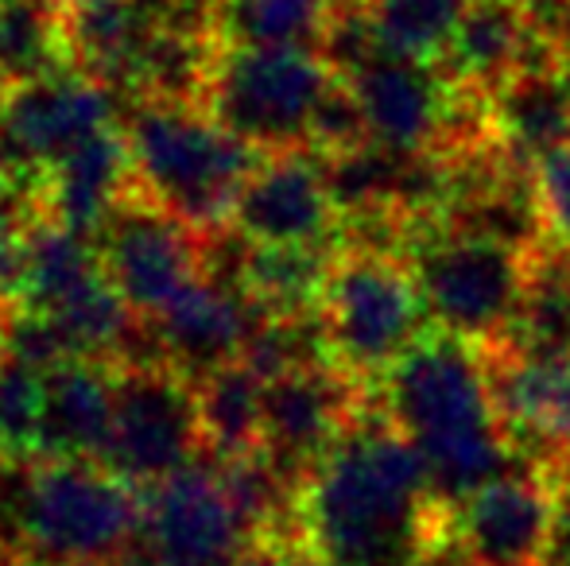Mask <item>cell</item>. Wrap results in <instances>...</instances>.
Segmentation results:
<instances>
[{"label": "cell", "instance_id": "cell-16", "mask_svg": "<svg viewBox=\"0 0 570 566\" xmlns=\"http://www.w3.org/2000/svg\"><path fill=\"white\" fill-rule=\"evenodd\" d=\"M256 318L261 310L240 287L203 272L151 318V326L167 365H175L183 377L203 380L206 373L237 361Z\"/></svg>", "mask_w": 570, "mask_h": 566}, {"label": "cell", "instance_id": "cell-11", "mask_svg": "<svg viewBox=\"0 0 570 566\" xmlns=\"http://www.w3.org/2000/svg\"><path fill=\"white\" fill-rule=\"evenodd\" d=\"M94 241L109 284L140 318H156L183 287L203 276V234L140 195L132 182Z\"/></svg>", "mask_w": 570, "mask_h": 566}, {"label": "cell", "instance_id": "cell-20", "mask_svg": "<svg viewBox=\"0 0 570 566\" xmlns=\"http://www.w3.org/2000/svg\"><path fill=\"white\" fill-rule=\"evenodd\" d=\"M132 182V163H128V140L125 129L98 132L86 143H78L59 167L43 179L39 198L43 214L59 226L75 229L82 237H98L101 221L109 218L114 202Z\"/></svg>", "mask_w": 570, "mask_h": 566}, {"label": "cell", "instance_id": "cell-33", "mask_svg": "<svg viewBox=\"0 0 570 566\" xmlns=\"http://www.w3.org/2000/svg\"><path fill=\"white\" fill-rule=\"evenodd\" d=\"M512 4H520V8H532V4H540V0H512Z\"/></svg>", "mask_w": 570, "mask_h": 566}, {"label": "cell", "instance_id": "cell-7", "mask_svg": "<svg viewBox=\"0 0 570 566\" xmlns=\"http://www.w3.org/2000/svg\"><path fill=\"white\" fill-rule=\"evenodd\" d=\"M338 75L318 51L222 47L206 78L203 109L261 156L307 148L311 125Z\"/></svg>", "mask_w": 570, "mask_h": 566}, {"label": "cell", "instance_id": "cell-30", "mask_svg": "<svg viewBox=\"0 0 570 566\" xmlns=\"http://www.w3.org/2000/svg\"><path fill=\"white\" fill-rule=\"evenodd\" d=\"M465 566H548V563H465Z\"/></svg>", "mask_w": 570, "mask_h": 566}, {"label": "cell", "instance_id": "cell-17", "mask_svg": "<svg viewBox=\"0 0 570 566\" xmlns=\"http://www.w3.org/2000/svg\"><path fill=\"white\" fill-rule=\"evenodd\" d=\"M532 62H567L535 36L532 20L512 0H473L454 39L446 43L439 70L473 98H489L501 82Z\"/></svg>", "mask_w": 570, "mask_h": 566}, {"label": "cell", "instance_id": "cell-9", "mask_svg": "<svg viewBox=\"0 0 570 566\" xmlns=\"http://www.w3.org/2000/svg\"><path fill=\"white\" fill-rule=\"evenodd\" d=\"M117 125V90L62 67L0 90V167L12 179H43L90 137Z\"/></svg>", "mask_w": 570, "mask_h": 566}, {"label": "cell", "instance_id": "cell-15", "mask_svg": "<svg viewBox=\"0 0 570 566\" xmlns=\"http://www.w3.org/2000/svg\"><path fill=\"white\" fill-rule=\"evenodd\" d=\"M59 20L62 59L78 75L136 90L148 43L164 28L167 0H51Z\"/></svg>", "mask_w": 570, "mask_h": 566}, {"label": "cell", "instance_id": "cell-1", "mask_svg": "<svg viewBox=\"0 0 570 566\" xmlns=\"http://www.w3.org/2000/svg\"><path fill=\"white\" fill-rule=\"evenodd\" d=\"M446 516L420 454L368 396L303 477L295 539L326 566H431L451 536Z\"/></svg>", "mask_w": 570, "mask_h": 566}, {"label": "cell", "instance_id": "cell-32", "mask_svg": "<svg viewBox=\"0 0 570 566\" xmlns=\"http://www.w3.org/2000/svg\"><path fill=\"white\" fill-rule=\"evenodd\" d=\"M556 566H570V544L563 547V552L556 555Z\"/></svg>", "mask_w": 570, "mask_h": 566}, {"label": "cell", "instance_id": "cell-22", "mask_svg": "<svg viewBox=\"0 0 570 566\" xmlns=\"http://www.w3.org/2000/svg\"><path fill=\"white\" fill-rule=\"evenodd\" d=\"M338 0H214V39L222 47L318 51Z\"/></svg>", "mask_w": 570, "mask_h": 566}, {"label": "cell", "instance_id": "cell-18", "mask_svg": "<svg viewBox=\"0 0 570 566\" xmlns=\"http://www.w3.org/2000/svg\"><path fill=\"white\" fill-rule=\"evenodd\" d=\"M109 435H114V365L75 357L47 373L36 458L101 461Z\"/></svg>", "mask_w": 570, "mask_h": 566}, {"label": "cell", "instance_id": "cell-25", "mask_svg": "<svg viewBox=\"0 0 570 566\" xmlns=\"http://www.w3.org/2000/svg\"><path fill=\"white\" fill-rule=\"evenodd\" d=\"M473 0H368L376 36L389 54L439 62Z\"/></svg>", "mask_w": 570, "mask_h": 566}, {"label": "cell", "instance_id": "cell-31", "mask_svg": "<svg viewBox=\"0 0 570 566\" xmlns=\"http://www.w3.org/2000/svg\"><path fill=\"white\" fill-rule=\"evenodd\" d=\"M0 361H4V302H0Z\"/></svg>", "mask_w": 570, "mask_h": 566}, {"label": "cell", "instance_id": "cell-27", "mask_svg": "<svg viewBox=\"0 0 570 566\" xmlns=\"http://www.w3.org/2000/svg\"><path fill=\"white\" fill-rule=\"evenodd\" d=\"M43 218L39 187L12 175H0V302H20L23 268H28V237Z\"/></svg>", "mask_w": 570, "mask_h": 566}, {"label": "cell", "instance_id": "cell-28", "mask_svg": "<svg viewBox=\"0 0 570 566\" xmlns=\"http://www.w3.org/2000/svg\"><path fill=\"white\" fill-rule=\"evenodd\" d=\"M532 190L548 245L570 249V143L532 163Z\"/></svg>", "mask_w": 570, "mask_h": 566}, {"label": "cell", "instance_id": "cell-2", "mask_svg": "<svg viewBox=\"0 0 570 566\" xmlns=\"http://www.w3.org/2000/svg\"><path fill=\"white\" fill-rule=\"evenodd\" d=\"M389 424L412 443L446 505H458L517 466L489 385L485 354L431 326L373 388Z\"/></svg>", "mask_w": 570, "mask_h": 566}, {"label": "cell", "instance_id": "cell-23", "mask_svg": "<svg viewBox=\"0 0 570 566\" xmlns=\"http://www.w3.org/2000/svg\"><path fill=\"white\" fill-rule=\"evenodd\" d=\"M264 388L268 380L248 369L240 357L195 380L203 443L214 458L256 450L264 443Z\"/></svg>", "mask_w": 570, "mask_h": 566}, {"label": "cell", "instance_id": "cell-24", "mask_svg": "<svg viewBox=\"0 0 570 566\" xmlns=\"http://www.w3.org/2000/svg\"><path fill=\"white\" fill-rule=\"evenodd\" d=\"M67 67L51 0H0V90Z\"/></svg>", "mask_w": 570, "mask_h": 566}, {"label": "cell", "instance_id": "cell-4", "mask_svg": "<svg viewBox=\"0 0 570 566\" xmlns=\"http://www.w3.org/2000/svg\"><path fill=\"white\" fill-rule=\"evenodd\" d=\"M535 252L540 249L451 221L420 226L404 245L431 326L478 349L497 346L517 322Z\"/></svg>", "mask_w": 570, "mask_h": 566}, {"label": "cell", "instance_id": "cell-21", "mask_svg": "<svg viewBox=\"0 0 570 566\" xmlns=\"http://www.w3.org/2000/svg\"><path fill=\"white\" fill-rule=\"evenodd\" d=\"M338 249L311 245H245L237 287L261 315H311L323 299Z\"/></svg>", "mask_w": 570, "mask_h": 566}, {"label": "cell", "instance_id": "cell-3", "mask_svg": "<svg viewBox=\"0 0 570 566\" xmlns=\"http://www.w3.org/2000/svg\"><path fill=\"white\" fill-rule=\"evenodd\" d=\"M125 140L132 187L198 234L229 226L233 198L261 163V151L183 101L136 98Z\"/></svg>", "mask_w": 570, "mask_h": 566}, {"label": "cell", "instance_id": "cell-29", "mask_svg": "<svg viewBox=\"0 0 570 566\" xmlns=\"http://www.w3.org/2000/svg\"><path fill=\"white\" fill-rule=\"evenodd\" d=\"M237 566H326V563L315 559L299 539L272 536V539H256V544H248V552L240 555Z\"/></svg>", "mask_w": 570, "mask_h": 566}, {"label": "cell", "instance_id": "cell-5", "mask_svg": "<svg viewBox=\"0 0 570 566\" xmlns=\"http://www.w3.org/2000/svg\"><path fill=\"white\" fill-rule=\"evenodd\" d=\"M318 322L331 365L357 385L376 388L396 361L431 330L420 284L400 252L338 245Z\"/></svg>", "mask_w": 570, "mask_h": 566}, {"label": "cell", "instance_id": "cell-8", "mask_svg": "<svg viewBox=\"0 0 570 566\" xmlns=\"http://www.w3.org/2000/svg\"><path fill=\"white\" fill-rule=\"evenodd\" d=\"M206 454L195 380L167 361L114 365V435L101 466L151 489Z\"/></svg>", "mask_w": 570, "mask_h": 566}, {"label": "cell", "instance_id": "cell-35", "mask_svg": "<svg viewBox=\"0 0 570 566\" xmlns=\"http://www.w3.org/2000/svg\"><path fill=\"white\" fill-rule=\"evenodd\" d=\"M0 175H4V167H0Z\"/></svg>", "mask_w": 570, "mask_h": 566}, {"label": "cell", "instance_id": "cell-26", "mask_svg": "<svg viewBox=\"0 0 570 566\" xmlns=\"http://www.w3.org/2000/svg\"><path fill=\"white\" fill-rule=\"evenodd\" d=\"M43 377L23 361H0V458H36L43 427Z\"/></svg>", "mask_w": 570, "mask_h": 566}, {"label": "cell", "instance_id": "cell-6", "mask_svg": "<svg viewBox=\"0 0 570 566\" xmlns=\"http://www.w3.org/2000/svg\"><path fill=\"white\" fill-rule=\"evenodd\" d=\"M144 528V505L101 461H31L20 566H117Z\"/></svg>", "mask_w": 570, "mask_h": 566}, {"label": "cell", "instance_id": "cell-12", "mask_svg": "<svg viewBox=\"0 0 570 566\" xmlns=\"http://www.w3.org/2000/svg\"><path fill=\"white\" fill-rule=\"evenodd\" d=\"M229 229L253 245H311L338 249L342 214L326 182L323 156L311 148L268 151L229 210Z\"/></svg>", "mask_w": 570, "mask_h": 566}, {"label": "cell", "instance_id": "cell-13", "mask_svg": "<svg viewBox=\"0 0 570 566\" xmlns=\"http://www.w3.org/2000/svg\"><path fill=\"white\" fill-rule=\"evenodd\" d=\"M159 566H237L248 552V532L240 528L226 489L218 481V458L210 450L151 485L144 497V528Z\"/></svg>", "mask_w": 570, "mask_h": 566}, {"label": "cell", "instance_id": "cell-14", "mask_svg": "<svg viewBox=\"0 0 570 566\" xmlns=\"http://www.w3.org/2000/svg\"><path fill=\"white\" fill-rule=\"evenodd\" d=\"M373 388L357 385L334 365H311L264 388V450L303 481L307 469L361 416Z\"/></svg>", "mask_w": 570, "mask_h": 566}, {"label": "cell", "instance_id": "cell-19", "mask_svg": "<svg viewBox=\"0 0 570 566\" xmlns=\"http://www.w3.org/2000/svg\"><path fill=\"white\" fill-rule=\"evenodd\" d=\"M489 137L532 167L570 143V62H532L485 98Z\"/></svg>", "mask_w": 570, "mask_h": 566}, {"label": "cell", "instance_id": "cell-10", "mask_svg": "<svg viewBox=\"0 0 570 566\" xmlns=\"http://www.w3.org/2000/svg\"><path fill=\"white\" fill-rule=\"evenodd\" d=\"M563 536V469L524 461L451 505V539L465 563H551Z\"/></svg>", "mask_w": 570, "mask_h": 566}, {"label": "cell", "instance_id": "cell-34", "mask_svg": "<svg viewBox=\"0 0 570 566\" xmlns=\"http://www.w3.org/2000/svg\"><path fill=\"white\" fill-rule=\"evenodd\" d=\"M563 257H567V268H570V249H563Z\"/></svg>", "mask_w": 570, "mask_h": 566}]
</instances>
